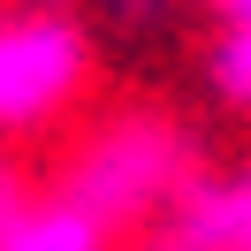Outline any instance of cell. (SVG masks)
Listing matches in <instances>:
<instances>
[{
	"label": "cell",
	"instance_id": "277c9868",
	"mask_svg": "<svg viewBox=\"0 0 251 251\" xmlns=\"http://www.w3.org/2000/svg\"><path fill=\"white\" fill-rule=\"evenodd\" d=\"M168 228L190 236L198 251H251V168L244 175H221V183H205V175H190L183 198L168 205Z\"/></svg>",
	"mask_w": 251,
	"mask_h": 251
},
{
	"label": "cell",
	"instance_id": "7a4b0ae2",
	"mask_svg": "<svg viewBox=\"0 0 251 251\" xmlns=\"http://www.w3.org/2000/svg\"><path fill=\"white\" fill-rule=\"evenodd\" d=\"M183 183H190V137L175 122H152V114H129V122L99 129L92 152L69 168V190H76L84 205H99L114 228L137 221V213L175 205Z\"/></svg>",
	"mask_w": 251,
	"mask_h": 251
},
{
	"label": "cell",
	"instance_id": "3957f363",
	"mask_svg": "<svg viewBox=\"0 0 251 251\" xmlns=\"http://www.w3.org/2000/svg\"><path fill=\"white\" fill-rule=\"evenodd\" d=\"M107 244H114V221L99 205H84L69 183L46 198H23L8 236H0V251H107Z\"/></svg>",
	"mask_w": 251,
	"mask_h": 251
},
{
	"label": "cell",
	"instance_id": "8992f818",
	"mask_svg": "<svg viewBox=\"0 0 251 251\" xmlns=\"http://www.w3.org/2000/svg\"><path fill=\"white\" fill-rule=\"evenodd\" d=\"M152 251H198V244H190V236H175V228H168V236H160Z\"/></svg>",
	"mask_w": 251,
	"mask_h": 251
},
{
	"label": "cell",
	"instance_id": "5b68a950",
	"mask_svg": "<svg viewBox=\"0 0 251 251\" xmlns=\"http://www.w3.org/2000/svg\"><path fill=\"white\" fill-rule=\"evenodd\" d=\"M107 16H114V23H129V31H152V23H168V16H175V0H107Z\"/></svg>",
	"mask_w": 251,
	"mask_h": 251
},
{
	"label": "cell",
	"instance_id": "6da1fadb",
	"mask_svg": "<svg viewBox=\"0 0 251 251\" xmlns=\"http://www.w3.org/2000/svg\"><path fill=\"white\" fill-rule=\"evenodd\" d=\"M92 23L69 0H0V137H38L92 92Z\"/></svg>",
	"mask_w": 251,
	"mask_h": 251
}]
</instances>
